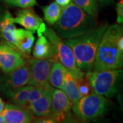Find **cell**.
<instances>
[{"instance_id": "4", "label": "cell", "mask_w": 123, "mask_h": 123, "mask_svg": "<svg viewBox=\"0 0 123 123\" xmlns=\"http://www.w3.org/2000/svg\"><path fill=\"white\" fill-rule=\"evenodd\" d=\"M108 101L104 96L92 92L81 98L72 105V110L78 118L90 120L99 117L107 110Z\"/></svg>"}, {"instance_id": "24", "label": "cell", "mask_w": 123, "mask_h": 123, "mask_svg": "<svg viewBox=\"0 0 123 123\" xmlns=\"http://www.w3.org/2000/svg\"><path fill=\"white\" fill-rule=\"evenodd\" d=\"M117 18L116 21L118 24L123 23V0H120L116 6Z\"/></svg>"}, {"instance_id": "19", "label": "cell", "mask_w": 123, "mask_h": 123, "mask_svg": "<svg viewBox=\"0 0 123 123\" xmlns=\"http://www.w3.org/2000/svg\"><path fill=\"white\" fill-rule=\"evenodd\" d=\"M62 90L66 93L67 97H68L69 100L72 103V105L75 104V103H77L81 97L78 90L75 78L68 70L66 71L65 75Z\"/></svg>"}, {"instance_id": "15", "label": "cell", "mask_w": 123, "mask_h": 123, "mask_svg": "<svg viewBox=\"0 0 123 123\" xmlns=\"http://www.w3.org/2000/svg\"><path fill=\"white\" fill-rule=\"evenodd\" d=\"M38 38L35 43L33 55L36 59H47L56 56L53 44L43 34L38 33Z\"/></svg>"}, {"instance_id": "29", "label": "cell", "mask_w": 123, "mask_h": 123, "mask_svg": "<svg viewBox=\"0 0 123 123\" xmlns=\"http://www.w3.org/2000/svg\"><path fill=\"white\" fill-rule=\"evenodd\" d=\"M0 90H1V85H0Z\"/></svg>"}, {"instance_id": "12", "label": "cell", "mask_w": 123, "mask_h": 123, "mask_svg": "<svg viewBox=\"0 0 123 123\" xmlns=\"http://www.w3.org/2000/svg\"><path fill=\"white\" fill-rule=\"evenodd\" d=\"M14 22L21 25L25 29L34 33H43L45 29L44 24L42 18L38 17L31 8H24L18 12L17 17L14 18Z\"/></svg>"}, {"instance_id": "14", "label": "cell", "mask_w": 123, "mask_h": 123, "mask_svg": "<svg viewBox=\"0 0 123 123\" xmlns=\"http://www.w3.org/2000/svg\"><path fill=\"white\" fill-rule=\"evenodd\" d=\"M6 81V90H10L28 85L30 80V69L26 63L10 71Z\"/></svg>"}, {"instance_id": "8", "label": "cell", "mask_w": 123, "mask_h": 123, "mask_svg": "<svg viewBox=\"0 0 123 123\" xmlns=\"http://www.w3.org/2000/svg\"><path fill=\"white\" fill-rule=\"evenodd\" d=\"M72 103L62 90L53 88L51 94L50 117L55 123L71 122Z\"/></svg>"}, {"instance_id": "31", "label": "cell", "mask_w": 123, "mask_h": 123, "mask_svg": "<svg viewBox=\"0 0 123 123\" xmlns=\"http://www.w3.org/2000/svg\"><path fill=\"white\" fill-rule=\"evenodd\" d=\"M4 1H6V0H4Z\"/></svg>"}, {"instance_id": "22", "label": "cell", "mask_w": 123, "mask_h": 123, "mask_svg": "<svg viewBox=\"0 0 123 123\" xmlns=\"http://www.w3.org/2000/svg\"><path fill=\"white\" fill-rule=\"evenodd\" d=\"M75 81H76V84L77 86L79 94L81 97L93 92L90 81H89L88 75H86V73H85L84 76L75 79Z\"/></svg>"}, {"instance_id": "5", "label": "cell", "mask_w": 123, "mask_h": 123, "mask_svg": "<svg viewBox=\"0 0 123 123\" xmlns=\"http://www.w3.org/2000/svg\"><path fill=\"white\" fill-rule=\"evenodd\" d=\"M43 34L54 46L57 60L72 74L75 79L84 76L86 73L77 66L72 49L57 35L56 32L53 29L45 27Z\"/></svg>"}, {"instance_id": "28", "label": "cell", "mask_w": 123, "mask_h": 123, "mask_svg": "<svg viewBox=\"0 0 123 123\" xmlns=\"http://www.w3.org/2000/svg\"><path fill=\"white\" fill-rule=\"evenodd\" d=\"M4 123V118H3V117H2V115L0 114V123Z\"/></svg>"}, {"instance_id": "2", "label": "cell", "mask_w": 123, "mask_h": 123, "mask_svg": "<svg viewBox=\"0 0 123 123\" xmlns=\"http://www.w3.org/2000/svg\"><path fill=\"white\" fill-rule=\"evenodd\" d=\"M107 27L106 23L84 34L63 40L72 49L77 66L85 73L92 70L97 48Z\"/></svg>"}, {"instance_id": "16", "label": "cell", "mask_w": 123, "mask_h": 123, "mask_svg": "<svg viewBox=\"0 0 123 123\" xmlns=\"http://www.w3.org/2000/svg\"><path fill=\"white\" fill-rule=\"evenodd\" d=\"M32 31L22 28L16 30L14 46L23 53H30L34 43V36Z\"/></svg>"}, {"instance_id": "7", "label": "cell", "mask_w": 123, "mask_h": 123, "mask_svg": "<svg viewBox=\"0 0 123 123\" xmlns=\"http://www.w3.org/2000/svg\"><path fill=\"white\" fill-rule=\"evenodd\" d=\"M57 60V56L47 59H31L28 63L30 80L28 85L45 88L50 86L49 82L51 65Z\"/></svg>"}, {"instance_id": "3", "label": "cell", "mask_w": 123, "mask_h": 123, "mask_svg": "<svg viewBox=\"0 0 123 123\" xmlns=\"http://www.w3.org/2000/svg\"><path fill=\"white\" fill-rule=\"evenodd\" d=\"M123 35L118 24L108 25L97 48L93 70L120 69L123 66V53L119 50L118 41Z\"/></svg>"}, {"instance_id": "11", "label": "cell", "mask_w": 123, "mask_h": 123, "mask_svg": "<svg viewBox=\"0 0 123 123\" xmlns=\"http://www.w3.org/2000/svg\"><path fill=\"white\" fill-rule=\"evenodd\" d=\"M53 88L51 85L44 88L42 95L35 101L30 103L25 107L26 110L32 116L36 118L50 116L51 94Z\"/></svg>"}, {"instance_id": "9", "label": "cell", "mask_w": 123, "mask_h": 123, "mask_svg": "<svg viewBox=\"0 0 123 123\" xmlns=\"http://www.w3.org/2000/svg\"><path fill=\"white\" fill-rule=\"evenodd\" d=\"M22 53L14 44L7 41L0 43V68L5 73H9L18 66L25 64Z\"/></svg>"}, {"instance_id": "18", "label": "cell", "mask_w": 123, "mask_h": 123, "mask_svg": "<svg viewBox=\"0 0 123 123\" xmlns=\"http://www.w3.org/2000/svg\"><path fill=\"white\" fill-rule=\"evenodd\" d=\"M66 68L59 61H55L51 65L49 82L53 88L63 90Z\"/></svg>"}, {"instance_id": "20", "label": "cell", "mask_w": 123, "mask_h": 123, "mask_svg": "<svg viewBox=\"0 0 123 123\" xmlns=\"http://www.w3.org/2000/svg\"><path fill=\"white\" fill-rule=\"evenodd\" d=\"M44 12V20L50 25H54L60 17L62 11V7L56 2H53L49 6L43 8Z\"/></svg>"}, {"instance_id": "10", "label": "cell", "mask_w": 123, "mask_h": 123, "mask_svg": "<svg viewBox=\"0 0 123 123\" xmlns=\"http://www.w3.org/2000/svg\"><path fill=\"white\" fill-rule=\"evenodd\" d=\"M44 88L35 86H24L19 88L6 90V93L14 103L25 107L30 103L38 98Z\"/></svg>"}, {"instance_id": "26", "label": "cell", "mask_w": 123, "mask_h": 123, "mask_svg": "<svg viewBox=\"0 0 123 123\" xmlns=\"http://www.w3.org/2000/svg\"><path fill=\"white\" fill-rule=\"evenodd\" d=\"M97 1H98L99 3H101L102 4H110V3L112 2V0H96Z\"/></svg>"}, {"instance_id": "30", "label": "cell", "mask_w": 123, "mask_h": 123, "mask_svg": "<svg viewBox=\"0 0 123 123\" xmlns=\"http://www.w3.org/2000/svg\"><path fill=\"white\" fill-rule=\"evenodd\" d=\"M0 20H1V17H0Z\"/></svg>"}, {"instance_id": "27", "label": "cell", "mask_w": 123, "mask_h": 123, "mask_svg": "<svg viewBox=\"0 0 123 123\" xmlns=\"http://www.w3.org/2000/svg\"><path fill=\"white\" fill-rule=\"evenodd\" d=\"M4 105H5L4 102L3 101V100L1 99V98L0 97V114L2 112V111H3V110H4Z\"/></svg>"}, {"instance_id": "6", "label": "cell", "mask_w": 123, "mask_h": 123, "mask_svg": "<svg viewBox=\"0 0 123 123\" xmlns=\"http://www.w3.org/2000/svg\"><path fill=\"white\" fill-rule=\"evenodd\" d=\"M93 92L111 97L117 92V83L122 73L120 69L93 70L86 73Z\"/></svg>"}, {"instance_id": "13", "label": "cell", "mask_w": 123, "mask_h": 123, "mask_svg": "<svg viewBox=\"0 0 123 123\" xmlns=\"http://www.w3.org/2000/svg\"><path fill=\"white\" fill-rule=\"evenodd\" d=\"M1 114L6 123H29L34 120L25 107L15 103L5 105Z\"/></svg>"}, {"instance_id": "21", "label": "cell", "mask_w": 123, "mask_h": 123, "mask_svg": "<svg viewBox=\"0 0 123 123\" xmlns=\"http://www.w3.org/2000/svg\"><path fill=\"white\" fill-rule=\"evenodd\" d=\"M72 1L92 17L95 18H97L98 12V4L96 0H72Z\"/></svg>"}, {"instance_id": "23", "label": "cell", "mask_w": 123, "mask_h": 123, "mask_svg": "<svg viewBox=\"0 0 123 123\" xmlns=\"http://www.w3.org/2000/svg\"><path fill=\"white\" fill-rule=\"evenodd\" d=\"M5 1L12 6L21 8H28L37 4L36 0H6Z\"/></svg>"}, {"instance_id": "1", "label": "cell", "mask_w": 123, "mask_h": 123, "mask_svg": "<svg viewBox=\"0 0 123 123\" xmlns=\"http://www.w3.org/2000/svg\"><path fill=\"white\" fill-rule=\"evenodd\" d=\"M97 27L95 18L73 2L62 8L61 15L54 24L56 34L62 39L82 35Z\"/></svg>"}, {"instance_id": "25", "label": "cell", "mask_w": 123, "mask_h": 123, "mask_svg": "<svg viewBox=\"0 0 123 123\" xmlns=\"http://www.w3.org/2000/svg\"><path fill=\"white\" fill-rule=\"evenodd\" d=\"M55 2L57 3L59 6L64 8L68 5L70 3L72 2V0H55Z\"/></svg>"}, {"instance_id": "17", "label": "cell", "mask_w": 123, "mask_h": 123, "mask_svg": "<svg viewBox=\"0 0 123 123\" xmlns=\"http://www.w3.org/2000/svg\"><path fill=\"white\" fill-rule=\"evenodd\" d=\"M14 22V18L9 12L4 14L0 20V34L4 39L14 45L16 27Z\"/></svg>"}]
</instances>
